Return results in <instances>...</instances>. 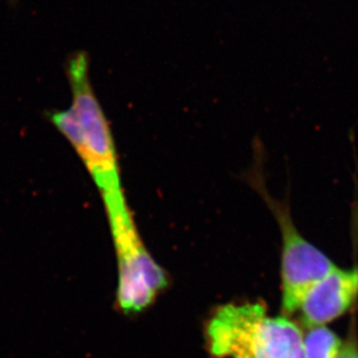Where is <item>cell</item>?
Listing matches in <instances>:
<instances>
[{
  "label": "cell",
  "instance_id": "obj_1",
  "mask_svg": "<svg viewBox=\"0 0 358 358\" xmlns=\"http://www.w3.org/2000/svg\"><path fill=\"white\" fill-rule=\"evenodd\" d=\"M213 358H304L303 331L287 317H271L259 301L223 305L206 324Z\"/></svg>",
  "mask_w": 358,
  "mask_h": 358
},
{
  "label": "cell",
  "instance_id": "obj_2",
  "mask_svg": "<svg viewBox=\"0 0 358 358\" xmlns=\"http://www.w3.org/2000/svg\"><path fill=\"white\" fill-rule=\"evenodd\" d=\"M87 72L86 56L76 55L69 63V77L73 91L72 110L80 135L75 150L106 193L120 188L117 158L108 122L93 93Z\"/></svg>",
  "mask_w": 358,
  "mask_h": 358
},
{
  "label": "cell",
  "instance_id": "obj_3",
  "mask_svg": "<svg viewBox=\"0 0 358 358\" xmlns=\"http://www.w3.org/2000/svg\"><path fill=\"white\" fill-rule=\"evenodd\" d=\"M278 218L283 239L282 250V312H297L308 291L327 276L335 266L329 257L301 237L287 206L275 202L262 192Z\"/></svg>",
  "mask_w": 358,
  "mask_h": 358
},
{
  "label": "cell",
  "instance_id": "obj_4",
  "mask_svg": "<svg viewBox=\"0 0 358 358\" xmlns=\"http://www.w3.org/2000/svg\"><path fill=\"white\" fill-rule=\"evenodd\" d=\"M358 297V268H335L305 296L298 311L308 327L324 326L345 315Z\"/></svg>",
  "mask_w": 358,
  "mask_h": 358
},
{
  "label": "cell",
  "instance_id": "obj_5",
  "mask_svg": "<svg viewBox=\"0 0 358 358\" xmlns=\"http://www.w3.org/2000/svg\"><path fill=\"white\" fill-rule=\"evenodd\" d=\"M343 345L341 338L326 326L308 327L303 334L304 358H336Z\"/></svg>",
  "mask_w": 358,
  "mask_h": 358
},
{
  "label": "cell",
  "instance_id": "obj_6",
  "mask_svg": "<svg viewBox=\"0 0 358 358\" xmlns=\"http://www.w3.org/2000/svg\"><path fill=\"white\" fill-rule=\"evenodd\" d=\"M336 358H358V350L352 343H345Z\"/></svg>",
  "mask_w": 358,
  "mask_h": 358
}]
</instances>
